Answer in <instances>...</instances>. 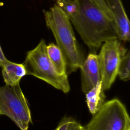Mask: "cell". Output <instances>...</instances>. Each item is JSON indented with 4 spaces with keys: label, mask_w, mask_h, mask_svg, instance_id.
Instances as JSON below:
<instances>
[{
    "label": "cell",
    "mask_w": 130,
    "mask_h": 130,
    "mask_svg": "<svg viewBox=\"0 0 130 130\" xmlns=\"http://www.w3.org/2000/svg\"><path fill=\"white\" fill-rule=\"evenodd\" d=\"M1 67L4 80L7 85L19 84L21 79L26 75V71L23 63H16L7 59Z\"/></svg>",
    "instance_id": "cell-9"
},
{
    "label": "cell",
    "mask_w": 130,
    "mask_h": 130,
    "mask_svg": "<svg viewBox=\"0 0 130 130\" xmlns=\"http://www.w3.org/2000/svg\"><path fill=\"white\" fill-rule=\"evenodd\" d=\"M47 27L52 31L66 65L67 74L76 71L82 66L84 58L80 51L67 15L56 4L44 11Z\"/></svg>",
    "instance_id": "cell-2"
},
{
    "label": "cell",
    "mask_w": 130,
    "mask_h": 130,
    "mask_svg": "<svg viewBox=\"0 0 130 130\" xmlns=\"http://www.w3.org/2000/svg\"><path fill=\"white\" fill-rule=\"evenodd\" d=\"M93 2L95 5H96L109 17L111 18L112 20V17L111 14L107 7L104 0H91Z\"/></svg>",
    "instance_id": "cell-14"
},
{
    "label": "cell",
    "mask_w": 130,
    "mask_h": 130,
    "mask_svg": "<svg viewBox=\"0 0 130 130\" xmlns=\"http://www.w3.org/2000/svg\"><path fill=\"white\" fill-rule=\"evenodd\" d=\"M81 73V88L86 93L101 82V76L96 53H89L80 68Z\"/></svg>",
    "instance_id": "cell-8"
},
{
    "label": "cell",
    "mask_w": 130,
    "mask_h": 130,
    "mask_svg": "<svg viewBox=\"0 0 130 130\" xmlns=\"http://www.w3.org/2000/svg\"><path fill=\"white\" fill-rule=\"evenodd\" d=\"M126 53L119 39L104 42L98 55V63L103 89H109L117 75L118 66L121 57Z\"/></svg>",
    "instance_id": "cell-6"
},
{
    "label": "cell",
    "mask_w": 130,
    "mask_h": 130,
    "mask_svg": "<svg viewBox=\"0 0 130 130\" xmlns=\"http://www.w3.org/2000/svg\"><path fill=\"white\" fill-rule=\"evenodd\" d=\"M84 130H130V119L123 104L117 99L105 102Z\"/></svg>",
    "instance_id": "cell-5"
},
{
    "label": "cell",
    "mask_w": 130,
    "mask_h": 130,
    "mask_svg": "<svg viewBox=\"0 0 130 130\" xmlns=\"http://www.w3.org/2000/svg\"><path fill=\"white\" fill-rule=\"evenodd\" d=\"M55 130H84V127L72 118L64 117Z\"/></svg>",
    "instance_id": "cell-13"
},
{
    "label": "cell",
    "mask_w": 130,
    "mask_h": 130,
    "mask_svg": "<svg viewBox=\"0 0 130 130\" xmlns=\"http://www.w3.org/2000/svg\"><path fill=\"white\" fill-rule=\"evenodd\" d=\"M23 64L26 75L42 80L64 93L70 91L68 76L59 74L56 71L48 56L44 40L42 39L34 49L27 52Z\"/></svg>",
    "instance_id": "cell-3"
},
{
    "label": "cell",
    "mask_w": 130,
    "mask_h": 130,
    "mask_svg": "<svg viewBox=\"0 0 130 130\" xmlns=\"http://www.w3.org/2000/svg\"><path fill=\"white\" fill-rule=\"evenodd\" d=\"M86 94V101L89 112L95 114L105 103L106 96L101 82L98 83Z\"/></svg>",
    "instance_id": "cell-10"
},
{
    "label": "cell",
    "mask_w": 130,
    "mask_h": 130,
    "mask_svg": "<svg viewBox=\"0 0 130 130\" xmlns=\"http://www.w3.org/2000/svg\"><path fill=\"white\" fill-rule=\"evenodd\" d=\"M130 54L127 51L121 58L117 71V75L122 80L126 81L129 79Z\"/></svg>",
    "instance_id": "cell-12"
},
{
    "label": "cell",
    "mask_w": 130,
    "mask_h": 130,
    "mask_svg": "<svg viewBox=\"0 0 130 130\" xmlns=\"http://www.w3.org/2000/svg\"><path fill=\"white\" fill-rule=\"evenodd\" d=\"M47 52L57 73L62 75H67L64 59L59 47L53 43H50L47 45Z\"/></svg>",
    "instance_id": "cell-11"
},
{
    "label": "cell",
    "mask_w": 130,
    "mask_h": 130,
    "mask_svg": "<svg viewBox=\"0 0 130 130\" xmlns=\"http://www.w3.org/2000/svg\"><path fill=\"white\" fill-rule=\"evenodd\" d=\"M90 53H96L103 44L118 39L113 20L91 0H56Z\"/></svg>",
    "instance_id": "cell-1"
},
{
    "label": "cell",
    "mask_w": 130,
    "mask_h": 130,
    "mask_svg": "<svg viewBox=\"0 0 130 130\" xmlns=\"http://www.w3.org/2000/svg\"><path fill=\"white\" fill-rule=\"evenodd\" d=\"M9 117L21 130H28L31 121L28 104L20 84L0 86V115Z\"/></svg>",
    "instance_id": "cell-4"
},
{
    "label": "cell",
    "mask_w": 130,
    "mask_h": 130,
    "mask_svg": "<svg viewBox=\"0 0 130 130\" xmlns=\"http://www.w3.org/2000/svg\"><path fill=\"white\" fill-rule=\"evenodd\" d=\"M7 60L5 56L4 55V54L2 51V49L1 48V47L0 46V67H2V65L4 64V63Z\"/></svg>",
    "instance_id": "cell-15"
},
{
    "label": "cell",
    "mask_w": 130,
    "mask_h": 130,
    "mask_svg": "<svg viewBox=\"0 0 130 130\" xmlns=\"http://www.w3.org/2000/svg\"><path fill=\"white\" fill-rule=\"evenodd\" d=\"M109 10L114 23L118 39L129 41V21L121 0H104Z\"/></svg>",
    "instance_id": "cell-7"
}]
</instances>
